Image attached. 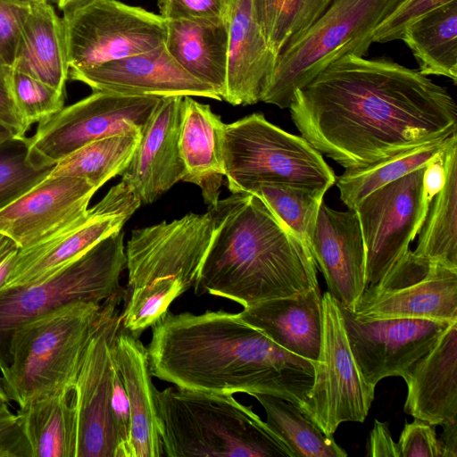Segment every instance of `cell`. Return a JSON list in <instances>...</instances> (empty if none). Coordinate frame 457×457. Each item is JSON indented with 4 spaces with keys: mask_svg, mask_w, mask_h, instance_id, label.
Returning <instances> with one entry per match:
<instances>
[{
    "mask_svg": "<svg viewBox=\"0 0 457 457\" xmlns=\"http://www.w3.org/2000/svg\"><path fill=\"white\" fill-rule=\"evenodd\" d=\"M289 109L302 137L345 169L457 132V105L446 88L386 58L335 61L295 92Z\"/></svg>",
    "mask_w": 457,
    "mask_h": 457,
    "instance_id": "cell-1",
    "label": "cell"
},
{
    "mask_svg": "<svg viewBox=\"0 0 457 457\" xmlns=\"http://www.w3.org/2000/svg\"><path fill=\"white\" fill-rule=\"evenodd\" d=\"M152 328L153 377L193 391L276 395L303 410L315 362L283 349L238 313L168 311Z\"/></svg>",
    "mask_w": 457,
    "mask_h": 457,
    "instance_id": "cell-2",
    "label": "cell"
},
{
    "mask_svg": "<svg viewBox=\"0 0 457 457\" xmlns=\"http://www.w3.org/2000/svg\"><path fill=\"white\" fill-rule=\"evenodd\" d=\"M209 209L215 228L196 293L246 307L319 287L310 249L261 197L236 193Z\"/></svg>",
    "mask_w": 457,
    "mask_h": 457,
    "instance_id": "cell-3",
    "label": "cell"
},
{
    "mask_svg": "<svg viewBox=\"0 0 457 457\" xmlns=\"http://www.w3.org/2000/svg\"><path fill=\"white\" fill-rule=\"evenodd\" d=\"M164 455L294 457L284 441L233 395L170 386L157 391Z\"/></svg>",
    "mask_w": 457,
    "mask_h": 457,
    "instance_id": "cell-4",
    "label": "cell"
},
{
    "mask_svg": "<svg viewBox=\"0 0 457 457\" xmlns=\"http://www.w3.org/2000/svg\"><path fill=\"white\" fill-rule=\"evenodd\" d=\"M102 303L76 302L17 328L2 380L19 407L62 391H73Z\"/></svg>",
    "mask_w": 457,
    "mask_h": 457,
    "instance_id": "cell-5",
    "label": "cell"
},
{
    "mask_svg": "<svg viewBox=\"0 0 457 457\" xmlns=\"http://www.w3.org/2000/svg\"><path fill=\"white\" fill-rule=\"evenodd\" d=\"M403 0H332L321 16L278 55L261 101L289 108L295 92L335 61L365 56L376 28Z\"/></svg>",
    "mask_w": 457,
    "mask_h": 457,
    "instance_id": "cell-6",
    "label": "cell"
},
{
    "mask_svg": "<svg viewBox=\"0 0 457 457\" xmlns=\"http://www.w3.org/2000/svg\"><path fill=\"white\" fill-rule=\"evenodd\" d=\"M223 162L232 194L259 184H278L326 193L337 176L322 154L303 137L252 113L225 124Z\"/></svg>",
    "mask_w": 457,
    "mask_h": 457,
    "instance_id": "cell-7",
    "label": "cell"
},
{
    "mask_svg": "<svg viewBox=\"0 0 457 457\" xmlns=\"http://www.w3.org/2000/svg\"><path fill=\"white\" fill-rule=\"evenodd\" d=\"M126 263L120 230L41 280L1 289L0 370L9 365V345L17 328L69 303H102L122 290L120 278Z\"/></svg>",
    "mask_w": 457,
    "mask_h": 457,
    "instance_id": "cell-8",
    "label": "cell"
},
{
    "mask_svg": "<svg viewBox=\"0 0 457 457\" xmlns=\"http://www.w3.org/2000/svg\"><path fill=\"white\" fill-rule=\"evenodd\" d=\"M69 71L88 69L157 48L166 21L117 0H79L62 10Z\"/></svg>",
    "mask_w": 457,
    "mask_h": 457,
    "instance_id": "cell-9",
    "label": "cell"
},
{
    "mask_svg": "<svg viewBox=\"0 0 457 457\" xmlns=\"http://www.w3.org/2000/svg\"><path fill=\"white\" fill-rule=\"evenodd\" d=\"M162 97L93 91L38 124L28 138V162L52 168L95 140L122 133H142Z\"/></svg>",
    "mask_w": 457,
    "mask_h": 457,
    "instance_id": "cell-10",
    "label": "cell"
},
{
    "mask_svg": "<svg viewBox=\"0 0 457 457\" xmlns=\"http://www.w3.org/2000/svg\"><path fill=\"white\" fill-rule=\"evenodd\" d=\"M123 291L102 303L73 389L76 457H119L112 411L115 364L111 345L120 327L118 310Z\"/></svg>",
    "mask_w": 457,
    "mask_h": 457,
    "instance_id": "cell-11",
    "label": "cell"
},
{
    "mask_svg": "<svg viewBox=\"0 0 457 457\" xmlns=\"http://www.w3.org/2000/svg\"><path fill=\"white\" fill-rule=\"evenodd\" d=\"M322 303L320 353L303 411L326 434L333 435L343 422L364 421L375 388L364 381L354 361L338 303L328 291Z\"/></svg>",
    "mask_w": 457,
    "mask_h": 457,
    "instance_id": "cell-12",
    "label": "cell"
},
{
    "mask_svg": "<svg viewBox=\"0 0 457 457\" xmlns=\"http://www.w3.org/2000/svg\"><path fill=\"white\" fill-rule=\"evenodd\" d=\"M353 312L368 319L457 320V269L409 249L378 283L365 288Z\"/></svg>",
    "mask_w": 457,
    "mask_h": 457,
    "instance_id": "cell-13",
    "label": "cell"
},
{
    "mask_svg": "<svg viewBox=\"0 0 457 457\" xmlns=\"http://www.w3.org/2000/svg\"><path fill=\"white\" fill-rule=\"evenodd\" d=\"M426 166L374 190L353 209L365 246L367 287L386 275L420 229L429 207L423 195Z\"/></svg>",
    "mask_w": 457,
    "mask_h": 457,
    "instance_id": "cell-14",
    "label": "cell"
},
{
    "mask_svg": "<svg viewBox=\"0 0 457 457\" xmlns=\"http://www.w3.org/2000/svg\"><path fill=\"white\" fill-rule=\"evenodd\" d=\"M215 228L212 210L132 230L126 247L129 287L174 277L189 289L195 285Z\"/></svg>",
    "mask_w": 457,
    "mask_h": 457,
    "instance_id": "cell-15",
    "label": "cell"
},
{
    "mask_svg": "<svg viewBox=\"0 0 457 457\" xmlns=\"http://www.w3.org/2000/svg\"><path fill=\"white\" fill-rule=\"evenodd\" d=\"M140 205L133 189L121 180L87 209L84 216L42 241L20 249L2 289L31 284L50 276L105 237L121 230Z\"/></svg>",
    "mask_w": 457,
    "mask_h": 457,
    "instance_id": "cell-16",
    "label": "cell"
},
{
    "mask_svg": "<svg viewBox=\"0 0 457 457\" xmlns=\"http://www.w3.org/2000/svg\"><path fill=\"white\" fill-rule=\"evenodd\" d=\"M340 310L354 361L372 388L385 378H403L451 323L412 318L368 319L341 306Z\"/></svg>",
    "mask_w": 457,
    "mask_h": 457,
    "instance_id": "cell-17",
    "label": "cell"
},
{
    "mask_svg": "<svg viewBox=\"0 0 457 457\" xmlns=\"http://www.w3.org/2000/svg\"><path fill=\"white\" fill-rule=\"evenodd\" d=\"M69 78L93 91L130 96H200L221 100L209 85L188 74L165 45L88 69L69 71Z\"/></svg>",
    "mask_w": 457,
    "mask_h": 457,
    "instance_id": "cell-18",
    "label": "cell"
},
{
    "mask_svg": "<svg viewBox=\"0 0 457 457\" xmlns=\"http://www.w3.org/2000/svg\"><path fill=\"white\" fill-rule=\"evenodd\" d=\"M96 191L81 178H46L0 211V233L29 247L84 216Z\"/></svg>",
    "mask_w": 457,
    "mask_h": 457,
    "instance_id": "cell-19",
    "label": "cell"
},
{
    "mask_svg": "<svg viewBox=\"0 0 457 457\" xmlns=\"http://www.w3.org/2000/svg\"><path fill=\"white\" fill-rule=\"evenodd\" d=\"M311 253L330 295L341 307L353 312L367 287L365 246L356 212L337 211L322 202Z\"/></svg>",
    "mask_w": 457,
    "mask_h": 457,
    "instance_id": "cell-20",
    "label": "cell"
},
{
    "mask_svg": "<svg viewBox=\"0 0 457 457\" xmlns=\"http://www.w3.org/2000/svg\"><path fill=\"white\" fill-rule=\"evenodd\" d=\"M182 102V96L161 99L121 173V180L133 189L141 204H152L186 175L179 152Z\"/></svg>",
    "mask_w": 457,
    "mask_h": 457,
    "instance_id": "cell-21",
    "label": "cell"
},
{
    "mask_svg": "<svg viewBox=\"0 0 457 457\" xmlns=\"http://www.w3.org/2000/svg\"><path fill=\"white\" fill-rule=\"evenodd\" d=\"M228 45L223 100L233 105L261 101L278 55L269 46L252 6V0H230Z\"/></svg>",
    "mask_w": 457,
    "mask_h": 457,
    "instance_id": "cell-22",
    "label": "cell"
},
{
    "mask_svg": "<svg viewBox=\"0 0 457 457\" xmlns=\"http://www.w3.org/2000/svg\"><path fill=\"white\" fill-rule=\"evenodd\" d=\"M111 352L122 379L130 409L129 457L164 455L158 414L157 389L152 382L147 348L120 327Z\"/></svg>",
    "mask_w": 457,
    "mask_h": 457,
    "instance_id": "cell-23",
    "label": "cell"
},
{
    "mask_svg": "<svg viewBox=\"0 0 457 457\" xmlns=\"http://www.w3.org/2000/svg\"><path fill=\"white\" fill-rule=\"evenodd\" d=\"M403 378L406 413L433 426L457 421V320Z\"/></svg>",
    "mask_w": 457,
    "mask_h": 457,
    "instance_id": "cell-24",
    "label": "cell"
},
{
    "mask_svg": "<svg viewBox=\"0 0 457 457\" xmlns=\"http://www.w3.org/2000/svg\"><path fill=\"white\" fill-rule=\"evenodd\" d=\"M238 314L283 349L318 361L323 333V303L319 287L295 296L244 307Z\"/></svg>",
    "mask_w": 457,
    "mask_h": 457,
    "instance_id": "cell-25",
    "label": "cell"
},
{
    "mask_svg": "<svg viewBox=\"0 0 457 457\" xmlns=\"http://www.w3.org/2000/svg\"><path fill=\"white\" fill-rule=\"evenodd\" d=\"M225 124L210 105L184 96L179 130V152L186 169L182 181L197 185L205 204L217 205L225 176Z\"/></svg>",
    "mask_w": 457,
    "mask_h": 457,
    "instance_id": "cell-26",
    "label": "cell"
},
{
    "mask_svg": "<svg viewBox=\"0 0 457 457\" xmlns=\"http://www.w3.org/2000/svg\"><path fill=\"white\" fill-rule=\"evenodd\" d=\"M165 47L188 74L211 86L223 100L226 89L228 20L166 21Z\"/></svg>",
    "mask_w": 457,
    "mask_h": 457,
    "instance_id": "cell-27",
    "label": "cell"
},
{
    "mask_svg": "<svg viewBox=\"0 0 457 457\" xmlns=\"http://www.w3.org/2000/svg\"><path fill=\"white\" fill-rule=\"evenodd\" d=\"M12 67L65 92L69 65L64 27L49 1L30 2Z\"/></svg>",
    "mask_w": 457,
    "mask_h": 457,
    "instance_id": "cell-28",
    "label": "cell"
},
{
    "mask_svg": "<svg viewBox=\"0 0 457 457\" xmlns=\"http://www.w3.org/2000/svg\"><path fill=\"white\" fill-rule=\"evenodd\" d=\"M17 414L32 457H76L73 391H62L20 406Z\"/></svg>",
    "mask_w": 457,
    "mask_h": 457,
    "instance_id": "cell-29",
    "label": "cell"
},
{
    "mask_svg": "<svg viewBox=\"0 0 457 457\" xmlns=\"http://www.w3.org/2000/svg\"><path fill=\"white\" fill-rule=\"evenodd\" d=\"M402 40L411 49L426 76L446 77L457 82V0L411 23Z\"/></svg>",
    "mask_w": 457,
    "mask_h": 457,
    "instance_id": "cell-30",
    "label": "cell"
},
{
    "mask_svg": "<svg viewBox=\"0 0 457 457\" xmlns=\"http://www.w3.org/2000/svg\"><path fill=\"white\" fill-rule=\"evenodd\" d=\"M445 179L419 231L417 255L457 269V137L445 150Z\"/></svg>",
    "mask_w": 457,
    "mask_h": 457,
    "instance_id": "cell-31",
    "label": "cell"
},
{
    "mask_svg": "<svg viewBox=\"0 0 457 457\" xmlns=\"http://www.w3.org/2000/svg\"><path fill=\"white\" fill-rule=\"evenodd\" d=\"M456 137L457 133L404 150L364 167L345 169L336 180L342 202L348 209H354L374 190L426 166Z\"/></svg>",
    "mask_w": 457,
    "mask_h": 457,
    "instance_id": "cell-32",
    "label": "cell"
},
{
    "mask_svg": "<svg viewBox=\"0 0 457 457\" xmlns=\"http://www.w3.org/2000/svg\"><path fill=\"white\" fill-rule=\"evenodd\" d=\"M263 407L266 423L288 446L294 457H346L333 435L326 434L298 406L279 396L254 394Z\"/></svg>",
    "mask_w": 457,
    "mask_h": 457,
    "instance_id": "cell-33",
    "label": "cell"
},
{
    "mask_svg": "<svg viewBox=\"0 0 457 457\" xmlns=\"http://www.w3.org/2000/svg\"><path fill=\"white\" fill-rule=\"evenodd\" d=\"M140 137L141 133H122L90 142L54 165L46 178H81L98 190L128 167Z\"/></svg>",
    "mask_w": 457,
    "mask_h": 457,
    "instance_id": "cell-34",
    "label": "cell"
},
{
    "mask_svg": "<svg viewBox=\"0 0 457 457\" xmlns=\"http://www.w3.org/2000/svg\"><path fill=\"white\" fill-rule=\"evenodd\" d=\"M331 1L252 0V6L269 46L278 55L309 29Z\"/></svg>",
    "mask_w": 457,
    "mask_h": 457,
    "instance_id": "cell-35",
    "label": "cell"
},
{
    "mask_svg": "<svg viewBox=\"0 0 457 457\" xmlns=\"http://www.w3.org/2000/svg\"><path fill=\"white\" fill-rule=\"evenodd\" d=\"M245 193L261 197L311 251L324 192L287 185L259 184Z\"/></svg>",
    "mask_w": 457,
    "mask_h": 457,
    "instance_id": "cell-36",
    "label": "cell"
},
{
    "mask_svg": "<svg viewBox=\"0 0 457 457\" xmlns=\"http://www.w3.org/2000/svg\"><path fill=\"white\" fill-rule=\"evenodd\" d=\"M186 291L183 283L174 277L159 278L132 288L120 315V328L139 337L143 331L158 323L171 303Z\"/></svg>",
    "mask_w": 457,
    "mask_h": 457,
    "instance_id": "cell-37",
    "label": "cell"
},
{
    "mask_svg": "<svg viewBox=\"0 0 457 457\" xmlns=\"http://www.w3.org/2000/svg\"><path fill=\"white\" fill-rule=\"evenodd\" d=\"M28 137L0 143V211L44 180L51 168H35L27 159Z\"/></svg>",
    "mask_w": 457,
    "mask_h": 457,
    "instance_id": "cell-38",
    "label": "cell"
},
{
    "mask_svg": "<svg viewBox=\"0 0 457 457\" xmlns=\"http://www.w3.org/2000/svg\"><path fill=\"white\" fill-rule=\"evenodd\" d=\"M10 86L17 108L29 127L46 120L64 107L65 92L14 67L10 73Z\"/></svg>",
    "mask_w": 457,
    "mask_h": 457,
    "instance_id": "cell-39",
    "label": "cell"
},
{
    "mask_svg": "<svg viewBox=\"0 0 457 457\" xmlns=\"http://www.w3.org/2000/svg\"><path fill=\"white\" fill-rule=\"evenodd\" d=\"M454 0H403L373 31L372 43L401 39L414 21Z\"/></svg>",
    "mask_w": 457,
    "mask_h": 457,
    "instance_id": "cell-40",
    "label": "cell"
},
{
    "mask_svg": "<svg viewBox=\"0 0 457 457\" xmlns=\"http://www.w3.org/2000/svg\"><path fill=\"white\" fill-rule=\"evenodd\" d=\"M30 2L0 0V65L13 66L17 47Z\"/></svg>",
    "mask_w": 457,
    "mask_h": 457,
    "instance_id": "cell-41",
    "label": "cell"
},
{
    "mask_svg": "<svg viewBox=\"0 0 457 457\" xmlns=\"http://www.w3.org/2000/svg\"><path fill=\"white\" fill-rule=\"evenodd\" d=\"M230 0H159L160 15L165 21L227 19Z\"/></svg>",
    "mask_w": 457,
    "mask_h": 457,
    "instance_id": "cell-42",
    "label": "cell"
},
{
    "mask_svg": "<svg viewBox=\"0 0 457 457\" xmlns=\"http://www.w3.org/2000/svg\"><path fill=\"white\" fill-rule=\"evenodd\" d=\"M397 447L399 457H443L433 425L417 418L405 423Z\"/></svg>",
    "mask_w": 457,
    "mask_h": 457,
    "instance_id": "cell-43",
    "label": "cell"
},
{
    "mask_svg": "<svg viewBox=\"0 0 457 457\" xmlns=\"http://www.w3.org/2000/svg\"><path fill=\"white\" fill-rule=\"evenodd\" d=\"M0 457H32L21 420L9 408L0 411Z\"/></svg>",
    "mask_w": 457,
    "mask_h": 457,
    "instance_id": "cell-44",
    "label": "cell"
},
{
    "mask_svg": "<svg viewBox=\"0 0 457 457\" xmlns=\"http://www.w3.org/2000/svg\"><path fill=\"white\" fill-rule=\"evenodd\" d=\"M12 68L0 65V125L13 137H24L29 126L20 113L10 86Z\"/></svg>",
    "mask_w": 457,
    "mask_h": 457,
    "instance_id": "cell-45",
    "label": "cell"
},
{
    "mask_svg": "<svg viewBox=\"0 0 457 457\" xmlns=\"http://www.w3.org/2000/svg\"><path fill=\"white\" fill-rule=\"evenodd\" d=\"M112 411L119 438V457H129L130 409L126 390L116 366L113 379Z\"/></svg>",
    "mask_w": 457,
    "mask_h": 457,
    "instance_id": "cell-46",
    "label": "cell"
},
{
    "mask_svg": "<svg viewBox=\"0 0 457 457\" xmlns=\"http://www.w3.org/2000/svg\"><path fill=\"white\" fill-rule=\"evenodd\" d=\"M367 451L370 457H399L397 443L394 441L387 423L375 420Z\"/></svg>",
    "mask_w": 457,
    "mask_h": 457,
    "instance_id": "cell-47",
    "label": "cell"
},
{
    "mask_svg": "<svg viewBox=\"0 0 457 457\" xmlns=\"http://www.w3.org/2000/svg\"><path fill=\"white\" fill-rule=\"evenodd\" d=\"M445 148L442 152H440L436 156H435L427 164L424 174H423V195H424L425 201L428 204H430L431 201L433 200L435 195L440 191V189L443 187L444 182H445Z\"/></svg>",
    "mask_w": 457,
    "mask_h": 457,
    "instance_id": "cell-48",
    "label": "cell"
},
{
    "mask_svg": "<svg viewBox=\"0 0 457 457\" xmlns=\"http://www.w3.org/2000/svg\"><path fill=\"white\" fill-rule=\"evenodd\" d=\"M19 251L20 247L12 239L0 233V289L6 282Z\"/></svg>",
    "mask_w": 457,
    "mask_h": 457,
    "instance_id": "cell-49",
    "label": "cell"
},
{
    "mask_svg": "<svg viewBox=\"0 0 457 457\" xmlns=\"http://www.w3.org/2000/svg\"><path fill=\"white\" fill-rule=\"evenodd\" d=\"M444 432L438 437L443 457L457 456V421L446 422L443 425Z\"/></svg>",
    "mask_w": 457,
    "mask_h": 457,
    "instance_id": "cell-50",
    "label": "cell"
},
{
    "mask_svg": "<svg viewBox=\"0 0 457 457\" xmlns=\"http://www.w3.org/2000/svg\"><path fill=\"white\" fill-rule=\"evenodd\" d=\"M9 402L10 400L5 393L2 377H0V411L9 408Z\"/></svg>",
    "mask_w": 457,
    "mask_h": 457,
    "instance_id": "cell-51",
    "label": "cell"
},
{
    "mask_svg": "<svg viewBox=\"0 0 457 457\" xmlns=\"http://www.w3.org/2000/svg\"><path fill=\"white\" fill-rule=\"evenodd\" d=\"M56 3L58 8L60 10H64L67 6L71 5V4L79 1V0H53Z\"/></svg>",
    "mask_w": 457,
    "mask_h": 457,
    "instance_id": "cell-52",
    "label": "cell"
},
{
    "mask_svg": "<svg viewBox=\"0 0 457 457\" xmlns=\"http://www.w3.org/2000/svg\"><path fill=\"white\" fill-rule=\"evenodd\" d=\"M10 137H12L11 133L5 128L0 125V143Z\"/></svg>",
    "mask_w": 457,
    "mask_h": 457,
    "instance_id": "cell-53",
    "label": "cell"
},
{
    "mask_svg": "<svg viewBox=\"0 0 457 457\" xmlns=\"http://www.w3.org/2000/svg\"><path fill=\"white\" fill-rule=\"evenodd\" d=\"M21 1L33 2V1H39V0H21ZM44 1H50V0H44Z\"/></svg>",
    "mask_w": 457,
    "mask_h": 457,
    "instance_id": "cell-54",
    "label": "cell"
}]
</instances>
